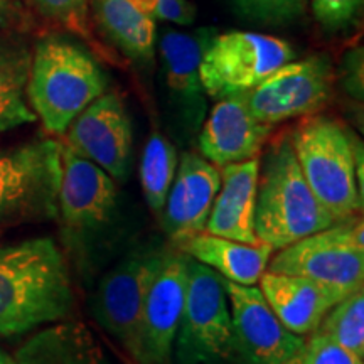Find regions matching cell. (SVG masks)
Wrapping results in <instances>:
<instances>
[{"mask_svg": "<svg viewBox=\"0 0 364 364\" xmlns=\"http://www.w3.org/2000/svg\"><path fill=\"white\" fill-rule=\"evenodd\" d=\"M75 307L65 255L51 238L0 245V336L54 324Z\"/></svg>", "mask_w": 364, "mask_h": 364, "instance_id": "1", "label": "cell"}, {"mask_svg": "<svg viewBox=\"0 0 364 364\" xmlns=\"http://www.w3.org/2000/svg\"><path fill=\"white\" fill-rule=\"evenodd\" d=\"M61 240L81 275L91 277L113 243L122 220L120 191L97 164L61 142L58 218Z\"/></svg>", "mask_w": 364, "mask_h": 364, "instance_id": "2", "label": "cell"}, {"mask_svg": "<svg viewBox=\"0 0 364 364\" xmlns=\"http://www.w3.org/2000/svg\"><path fill=\"white\" fill-rule=\"evenodd\" d=\"M107 88V75L85 46L61 34L36 43L26 95L46 132L65 135L71 122Z\"/></svg>", "mask_w": 364, "mask_h": 364, "instance_id": "3", "label": "cell"}, {"mask_svg": "<svg viewBox=\"0 0 364 364\" xmlns=\"http://www.w3.org/2000/svg\"><path fill=\"white\" fill-rule=\"evenodd\" d=\"M336 221L304 179L289 132L267 142L260 154L255 206L258 241L282 250Z\"/></svg>", "mask_w": 364, "mask_h": 364, "instance_id": "4", "label": "cell"}, {"mask_svg": "<svg viewBox=\"0 0 364 364\" xmlns=\"http://www.w3.org/2000/svg\"><path fill=\"white\" fill-rule=\"evenodd\" d=\"M289 134L304 179L318 203L338 221L359 215L364 194L356 179V136L326 115H311Z\"/></svg>", "mask_w": 364, "mask_h": 364, "instance_id": "5", "label": "cell"}, {"mask_svg": "<svg viewBox=\"0 0 364 364\" xmlns=\"http://www.w3.org/2000/svg\"><path fill=\"white\" fill-rule=\"evenodd\" d=\"M216 29L199 27L191 33L166 31L159 41V91L166 125L172 139L189 145L208 117V95L199 76V63Z\"/></svg>", "mask_w": 364, "mask_h": 364, "instance_id": "6", "label": "cell"}, {"mask_svg": "<svg viewBox=\"0 0 364 364\" xmlns=\"http://www.w3.org/2000/svg\"><path fill=\"white\" fill-rule=\"evenodd\" d=\"M167 248L161 238H150L130 248L100 279L91 300L98 324L120 343L135 363L139 359L145 297Z\"/></svg>", "mask_w": 364, "mask_h": 364, "instance_id": "7", "label": "cell"}, {"mask_svg": "<svg viewBox=\"0 0 364 364\" xmlns=\"http://www.w3.org/2000/svg\"><path fill=\"white\" fill-rule=\"evenodd\" d=\"M172 363L236 364L225 282L220 273L193 258L188 262V290Z\"/></svg>", "mask_w": 364, "mask_h": 364, "instance_id": "8", "label": "cell"}, {"mask_svg": "<svg viewBox=\"0 0 364 364\" xmlns=\"http://www.w3.org/2000/svg\"><path fill=\"white\" fill-rule=\"evenodd\" d=\"M61 142L41 139L0 150V226L58 218Z\"/></svg>", "mask_w": 364, "mask_h": 364, "instance_id": "9", "label": "cell"}, {"mask_svg": "<svg viewBox=\"0 0 364 364\" xmlns=\"http://www.w3.org/2000/svg\"><path fill=\"white\" fill-rule=\"evenodd\" d=\"M295 58L287 41L250 31L215 34L199 63V76L208 98L245 95L267 76Z\"/></svg>", "mask_w": 364, "mask_h": 364, "instance_id": "10", "label": "cell"}, {"mask_svg": "<svg viewBox=\"0 0 364 364\" xmlns=\"http://www.w3.org/2000/svg\"><path fill=\"white\" fill-rule=\"evenodd\" d=\"M267 272L300 275L353 290L364 282V223L349 216L279 250Z\"/></svg>", "mask_w": 364, "mask_h": 364, "instance_id": "11", "label": "cell"}, {"mask_svg": "<svg viewBox=\"0 0 364 364\" xmlns=\"http://www.w3.org/2000/svg\"><path fill=\"white\" fill-rule=\"evenodd\" d=\"M332 83L334 68L331 58L312 54L285 63L245 93V100L258 122L275 127L292 118L316 115L331 100Z\"/></svg>", "mask_w": 364, "mask_h": 364, "instance_id": "12", "label": "cell"}, {"mask_svg": "<svg viewBox=\"0 0 364 364\" xmlns=\"http://www.w3.org/2000/svg\"><path fill=\"white\" fill-rule=\"evenodd\" d=\"M236 364H282L304 351L306 341L275 316L257 285L225 280Z\"/></svg>", "mask_w": 364, "mask_h": 364, "instance_id": "13", "label": "cell"}, {"mask_svg": "<svg viewBox=\"0 0 364 364\" xmlns=\"http://www.w3.org/2000/svg\"><path fill=\"white\" fill-rule=\"evenodd\" d=\"M63 144L86 161L97 164L115 182H125L132 171L134 130L124 100L105 91L91 102L66 130Z\"/></svg>", "mask_w": 364, "mask_h": 364, "instance_id": "14", "label": "cell"}, {"mask_svg": "<svg viewBox=\"0 0 364 364\" xmlns=\"http://www.w3.org/2000/svg\"><path fill=\"white\" fill-rule=\"evenodd\" d=\"M188 255L176 247H169L164 255L145 297L136 364H172V348L188 290Z\"/></svg>", "mask_w": 364, "mask_h": 364, "instance_id": "15", "label": "cell"}, {"mask_svg": "<svg viewBox=\"0 0 364 364\" xmlns=\"http://www.w3.org/2000/svg\"><path fill=\"white\" fill-rule=\"evenodd\" d=\"M272 132L273 127L262 124L252 115L245 95H236L218 100L201 125L196 142L206 161L216 167H225L260 157Z\"/></svg>", "mask_w": 364, "mask_h": 364, "instance_id": "16", "label": "cell"}, {"mask_svg": "<svg viewBox=\"0 0 364 364\" xmlns=\"http://www.w3.org/2000/svg\"><path fill=\"white\" fill-rule=\"evenodd\" d=\"M221 186V171L201 154L184 152L167 194L162 226L172 243L203 233Z\"/></svg>", "mask_w": 364, "mask_h": 364, "instance_id": "17", "label": "cell"}, {"mask_svg": "<svg viewBox=\"0 0 364 364\" xmlns=\"http://www.w3.org/2000/svg\"><path fill=\"white\" fill-rule=\"evenodd\" d=\"M258 284L263 297L282 324L300 338L311 336L326 314L351 294L341 287L285 273L265 272Z\"/></svg>", "mask_w": 364, "mask_h": 364, "instance_id": "18", "label": "cell"}, {"mask_svg": "<svg viewBox=\"0 0 364 364\" xmlns=\"http://www.w3.org/2000/svg\"><path fill=\"white\" fill-rule=\"evenodd\" d=\"M258 169L260 157L220 167L221 186L204 228L206 233L243 243H260L255 233Z\"/></svg>", "mask_w": 364, "mask_h": 364, "instance_id": "19", "label": "cell"}, {"mask_svg": "<svg viewBox=\"0 0 364 364\" xmlns=\"http://www.w3.org/2000/svg\"><path fill=\"white\" fill-rule=\"evenodd\" d=\"M174 247L193 260L240 285H257L267 272L273 250L267 243H243L211 233H196L176 241Z\"/></svg>", "mask_w": 364, "mask_h": 364, "instance_id": "20", "label": "cell"}, {"mask_svg": "<svg viewBox=\"0 0 364 364\" xmlns=\"http://www.w3.org/2000/svg\"><path fill=\"white\" fill-rule=\"evenodd\" d=\"M17 364H113L102 343L78 321L54 322L16 351Z\"/></svg>", "mask_w": 364, "mask_h": 364, "instance_id": "21", "label": "cell"}, {"mask_svg": "<svg viewBox=\"0 0 364 364\" xmlns=\"http://www.w3.org/2000/svg\"><path fill=\"white\" fill-rule=\"evenodd\" d=\"M91 17L105 36L127 59L149 70L156 61L157 26L127 0H91Z\"/></svg>", "mask_w": 364, "mask_h": 364, "instance_id": "22", "label": "cell"}, {"mask_svg": "<svg viewBox=\"0 0 364 364\" xmlns=\"http://www.w3.org/2000/svg\"><path fill=\"white\" fill-rule=\"evenodd\" d=\"M31 59L24 41L0 34V134L38 120L26 95Z\"/></svg>", "mask_w": 364, "mask_h": 364, "instance_id": "23", "label": "cell"}, {"mask_svg": "<svg viewBox=\"0 0 364 364\" xmlns=\"http://www.w3.org/2000/svg\"><path fill=\"white\" fill-rule=\"evenodd\" d=\"M177 164L179 157L174 142L159 132H154L145 144L140 161V184L145 201L154 215H162Z\"/></svg>", "mask_w": 364, "mask_h": 364, "instance_id": "24", "label": "cell"}, {"mask_svg": "<svg viewBox=\"0 0 364 364\" xmlns=\"http://www.w3.org/2000/svg\"><path fill=\"white\" fill-rule=\"evenodd\" d=\"M334 343L364 359V289H356L339 300L316 329Z\"/></svg>", "mask_w": 364, "mask_h": 364, "instance_id": "25", "label": "cell"}, {"mask_svg": "<svg viewBox=\"0 0 364 364\" xmlns=\"http://www.w3.org/2000/svg\"><path fill=\"white\" fill-rule=\"evenodd\" d=\"M238 19L263 27L292 26L306 14L307 0H228Z\"/></svg>", "mask_w": 364, "mask_h": 364, "instance_id": "26", "label": "cell"}, {"mask_svg": "<svg viewBox=\"0 0 364 364\" xmlns=\"http://www.w3.org/2000/svg\"><path fill=\"white\" fill-rule=\"evenodd\" d=\"M44 17L51 19L73 34L83 39H93L90 27L91 0H26Z\"/></svg>", "mask_w": 364, "mask_h": 364, "instance_id": "27", "label": "cell"}, {"mask_svg": "<svg viewBox=\"0 0 364 364\" xmlns=\"http://www.w3.org/2000/svg\"><path fill=\"white\" fill-rule=\"evenodd\" d=\"M364 0H311L314 19L327 33H346L361 17Z\"/></svg>", "mask_w": 364, "mask_h": 364, "instance_id": "28", "label": "cell"}, {"mask_svg": "<svg viewBox=\"0 0 364 364\" xmlns=\"http://www.w3.org/2000/svg\"><path fill=\"white\" fill-rule=\"evenodd\" d=\"M302 358L304 364H364L363 358H358L317 331H314L309 341H306Z\"/></svg>", "mask_w": 364, "mask_h": 364, "instance_id": "29", "label": "cell"}, {"mask_svg": "<svg viewBox=\"0 0 364 364\" xmlns=\"http://www.w3.org/2000/svg\"><path fill=\"white\" fill-rule=\"evenodd\" d=\"M154 21L191 26L196 19V7L189 0H127Z\"/></svg>", "mask_w": 364, "mask_h": 364, "instance_id": "30", "label": "cell"}, {"mask_svg": "<svg viewBox=\"0 0 364 364\" xmlns=\"http://www.w3.org/2000/svg\"><path fill=\"white\" fill-rule=\"evenodd\" d=\"M339 80L341 86L346 91L348 97H351L354 102L363 103V48L356 46V48L349 49L344 54L343 63H341L339 70Z\"/></svg>", "mask_w": 364, "mask_h": 364, "instance_id": "31", "label": "cell"}, {"mask_svg": "<svg viewBox=\"0 0 364 364\" xmlns=\"http://www.w3.org/2000/svg\"><path fill=\"white\" fill-rule=\"evenodd\" d=\"M14 14L12 0H0V26L7 24Z\"/></svg>", "mask_w": 364, "mask_h": 364, "instance_id": "32", "label": "cell"}, {"mask_svg": "<svg viewBox=\"0 0 364 364\" xmlns=\"http://www.w3.org/2000/svg\"><path fill=\"white\" fill-rule=\"evenodd\" d=\"M0 364H17V363L12 356H9L7 353H4L2 349H0Z\"/></svg>", "mask_w": 364, "mask_h": 364, "instance_id": "33", "label": "cell"}, {"mask_svg": "<svg viewBox=\"0 0 364 364\" xmlns=\"http://www.w3.org/2000/svg\"><path fill=\"white\" fill-rule=\"evenodd\" d=\"M282 364H304V358H302V353L295 354V356H292V358H289V359H287V361H285V363H282Z\"/></svg>", "mask_w": 364, "mask_h": 364, "instance_id": "34", "label": "cell"}]
</instances>
